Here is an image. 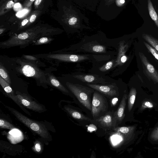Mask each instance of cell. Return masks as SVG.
<instances>
[{
  "mask_svg": "<svg viewBox=\"0 0 158 158\" xmlns=\"http://www.w3.org/2000/svg\"><path fill=\"white\" fill-rule=\"evenodd\" d=\"M54 38L50 36H45L42 37L33 43L32 45H40L49 44L53 41Z\"/></svg>",
  "mask_w": 158,
  "mask_h": 158,
  "instance_id": "20",
  "label": "cell"
},
{
  "mask_svg": "<svg viewBox=\"0 0 158 158\" xmlns=\"http://www.w3.org/2000/svg\"><path fill=\"white\" fill-rule=\"evenodd\" d=\"M52 53L39 54L34 56L38 58H41L49 61L55 60L57 62H76L88 58L86 56L84 55Z\"/></svg>",
  "mask_w": 158,
  "mask_h": 158,
  "instance_id": "5",
  "label": "cell"
},
{
  "mask_svg": "<svg viewBox=\"0 0 158 158\" xmlns=\"http://www.w3.org/2000/svg\"><path fill=\"white\" fill-rule=\"evenodd\" d=\"M143 43L147 49L155 58L158 60V51L148 43L145 42H143Z\"/></svg>",
  "mask_w": 158,
  "mask_h": 158,
  "instance_id": "25",
  "label": "cell"
},
{
  "mask_svg": "<svg viewBox=\"0 0 158 158\" xmlns=\"http://www.w3.org/2000/svg\"><path fill=\"white\" fill-rule=\"evenodd\" d=\"M129 128L127 127H119L118 129V132L123 133L126 134L129 132Z\"/></svg>",
  "mask_w": 158,
  "mask_h": 158,
  "instance_id": "32",
  "label": "cell"
},
{
  "mask_svg": "<svg viewBox=\"0 0 158 158\" xmlns=\"http://www.w3.org/2000/svg\"><path fill=\"white\" fill-rule=\"evenodd\" d=\"M6 107L19 121L41 138L48 140L50 139L51 135L44 125L28 118L14 108Z\"/></svg>",
  "mask_w": 158,
  "mask_h": 158,
  "instance_id": "3",
  "label": "cell"
},
{
  "mask_svg": "<svg viewBox=\"0 0 158 158\" xmlns=\"http://www.w3.org/2000/svg\"><path fill=\"white\" fill-rule=\"evenodd\" d=\"M127 97V94L124 95L117 110L114 114L116 121H121L123 118L126 105V101Z\"/></svg>",
  "mask_w": 158,
  "mask_h": 158,
  "instance_id": "12",
  "label": "cell"
},
{
  "mask_svg": "<svg viewBox=\"0 0 158 158\" xmlns=\"http://www.w3.org/2000/svg\"><path fill=\"white\" fill-rule=\"evenodd\" d=\"M143 38L158 51V40L152 35L146 34H143Z\"/></svg>",
  "mask_w": 158,
  "mask_h": 158,
  "instance_id": "18",
  "label": "cell"
},
{
  "mask_svg": "<svg viewBox=\"0 0 158 158\" xmlns=\"http://www.w3.org/2000/svg\"><path fill=\"white\" fill-rule=\"evenodd\" d=\"M43 148L42 143L39 141H36L35 142L32 149L35 152L40 153L42 152Z\"/></svg>",
  "mask_w": 158,
  "mask_h": 158,
  "instance_id": "26",
  "label": "cell"
},
{
  "mask_svg": "<svg viewBox=\"0 0 158 158\" xmlns=\"http://www.w3.org/2000/svg\"><path fill=\"white\" fill-rule=\"evenodd\" d=\"M148 7L149 14L151 18L155 21V23L158 27V18L156 14L150 0H148Z\"/></svg>",
  "mask_w": 158,
  "mask_h": 158,
  "instance_id": "21",
  "label": "cell"
},
{
  "mask_svg": "<svg viewBox=\"0 0 158 158\" xmlns=\"http://www.w3.org/2000/svg\"><path fill=\"white\" fill-rule=\"evenodd\" d=\"M43 0H35L34 2V5L35 9H38Z\"/></svg>",
  "mask_w": 158,
  "mask_h": 158,
  "instance_id": "34",
  "label": "cell"
},
{
  "mask_svg": "<svg viewBox=\"0 0 158 158\" xmlns=\"http://www.w3.org/2000/svg\"><path fill=\"white\" fill-rule=\"evenodd\" d=\"M0 127L1 128L12 130L15 128L14 126L10 123L3 119H0Z\"/></svg>",
  "mask_w": 158,
  "mask_h": 158,
  "instance_id": "23",
  "label": "cell"
},
{
  "mask_svg": "<svg viewBox=\"0 0 158 158\" xmlns=\"http://www.w3.org/2000/svg\"><path fill=\"white\" fill-rule=\"evenodd\" d=\"M0 84L7 96L11 98L15 97V94L10 85L1 76H0Z\"/></svg>",
  "mask_w": 158,
  "mask_h": 158,
  "instance_id": "16",
  "label": "cell"
},
{
  "mask_svg": "<svg viewBox=\"0 0 158 158\" xmlns=\"http://www.w3.org/2000/svg\"><path fill=\"white\" fill-rule=\"evenodd\" d=\"M60 31L57 28L37 26L10 36L7 40L0 42V48H9L16 46L25 48L32 44L40 38L58 35Z\"/></svg>",
  "mask_w": 158,
  "mask_h": 158,
  "instance_id": "1",
  "label": "cell"
},
{
  "mask_svg": "<svg viewBox=\"0 0 158 158\" xmlns=\"http://www.w3.org/2000/svg\"><path fill=\"white\" fill-rule=\"evenodd\" d=\"M40 12L38 10H35L32 12L29 16V26L35 20L38 16L39 15Z\"/></svg>",
  "mask_w": 158,
  "mask_h": 158,
  "instance_id": "27",
  "label": "cell"
},
{
  "mask_svg": "<svg viewBox=\"0 0 158 158\" xmlns=\"http://www.w3.org/2000/svg\"><path fill=\"white\" fill-rule=\"evenodd\" d=\"M144 105L146 107L152 108L153 107V104L149 102H146L144 103Z\"/></svg>",
  "mask_w": 158,
  "mask_h": 158,
  "instance_id": "35",
  "label": "cell"
},
{
  "mask_svg": "<svg viewBox=\"0 0 158 158\" xmlns=\"http://www.w3.org/2000/svg\"><path fill=\"white\" fill-rule=\"evenodd\" d=\"M19 0H6L4 1L0 6V15H2L9 11Z\"/></svg>",
  "mask_w": 158,
  "mask_h": 158,
  "instance_id": "13",
  "label": "cell"
},
{
  "mask_svg": "<svg viewBox=\"0 0 158 158\" xmlns=\"http://www.w3.org/2000/svg\"><path fill=\"white\" fill-rule=\"evenodd\" d=\"M6 0H1V3L2 2H3L5 1Z\"/></svg>",
  "mask_w": 158,
  "mask_h": 158,
  "instance_id": "39",
  "label": "cell"
},
{
  "mask_svg": "<svg viewBox=\"0 0 158 158\" xmlns=\"http://www.w3.org/2000/svg\"><path fill=\"white\" fill-rule=\"evenodd\" d=\"M120 3L123 4L125 2V1L124 0H120Z\"/></svg>",
  "mask_w": 158,
  "mask_h": 158,
  "instance_id": "38",
  "label": "cell"
},
{
  "mask_svg": "<svg viewBox=\"0 0 158 158\" xmlns=\"http://www.w3.org/2000/svg\"><path fill=\"white\" fill-rule=\"evenodd\" d=\"M136 89L132 87L130 91L128 98V108L129 111L132 109L135 101L136 94Z\"/></svg>",
  "mask_w": 158,
  "mask_h": 158,
  "instance_id": "17",
  "label": "cell"
},
{
  "mask_svg": "<svg viewBox=\"0 0 158 158\" xmlns=\"http://www.w3.org/2000/svg\"><path fill=\"white\" fill-rule=\"evenodd\" d=\"M127 45H124L123 43L121 44L119 50L117 60V63L121 65L125 63L128 60V57L125 53L127 48Z\"/></svg>",
  "mask_w": 158,
  "mask_h": 158,
  "instance_id": "14",
  "label": "cell"
},
{
  "mask_svg": "<svg viewBox=\"0 0 158 158\" xmlns=\"http://www.w3.org/2000/svg\"><path fill=\"white\" fill-rule=\"evenodd\" d=\"M35 0H25L23 4L24 7L27 8H30Z\"/></svg>",
  "mask_w": 158,
  "mask_h": 158,
  "instance_id": "31",
  "label": "cell"
},
{
  "mask_svg": "<svg viewBox=\"0 0 158 158\" xmlns=\"http://www.w3.org/2000/svg\"><path fill=\"white\" fill-rule=\"evenodd\" d=\"M65 110L73 118L81 120L90 121V119L80 112L68 107L65 106Z\"/></svg>",
  "mask_w": 158,
  "mask_h": 158,
  "instance_id": "15",
  "label": "cell"
},
{
  "mask_svg": "<svg viewBox=\"0 0 158 158\" xmlns=\"http://www.w3.org/2000/svg\"><path fill=\"white\" fill-rule=\"evenodd\" d=\"M93 50L95 52H104L105 48L104 47L101 45H95L92 48Z\"/></svg>",
  "mask_w": 158,
  "mask_h": 158,
  "instance_id": "30",
  "label": "cell"
},
{
  "mask_svg": "<svg viewBox=\"0 0 158 158\" xmlns=\"http://www.w3.org/2000/svg\"><path fill=\"white\" fill-rule=\"evenodd\" d=\"M6 28L4 27H0V35H1L5 31Z\"/></svg>",
  "mask_w": 158,
  "mask_h": 158,
  "instance_id": "36",
  "label": "cell"
},
{
  "mask_svg": "<svg viewBox=\"0 0 158 158\" xmlns=\"http://www.w3.org/2000/svg\"><path fill=\"white\" fill-rule=\"evenodd\" d=\"M100 125L104 127L110 128L114 126L116 120L114 114H112L111 113H107L100 117L96 120Z\"/></svg>",
  "mask_w": 158,
  "mask_h": 158,
  "instance_id": "10",
  "label": "cell"
},
{
  "mask_svg": "<svg viewBox=\"0 0 158 158\" xmlns=\"http://www.w3.org/2000/svg\"><path fill=\"white\" fill-rule=\"evenodd\" d=\"M113 62L114 61L112 60L108 62L105 65L100 68V70L105 71L109 70L112 66Z\"/></svg>",
  "mask_w": 158,
  "mask_h": 158,
  "instance_id": "28",
  "label": "cell"
},
{
  "mask_svg": "<svg viewBox=\"0 0 158 158\" xmlns=\"http://www.w3.org/2000/svg\"><path fill=\"white\" fill-rule=\"evenodd\" d=\"M154 136L156 138H158V129L156 131V132L154 133Z\"/></svg>",
  "mask_w": 158,
  "mask_h": 158,
  "instance_id": "37",
  "label": "cell"
},
{
  "mask_svg": "<svg viewBox=\"0 0 158 158\" xmlns=\"http://www.w3.org/2000/svg\"><path fill=\"white\" fill-rule=\"evenodd\" d=\"M29 16H28L24 19L19 24L17 31H19L29 26Z\"/></svg>",
  "mask_w": 158,
  "mask_h": 158,
  "instance_id": "24",
  "label": "cell"
},
{
  "mask_svg": "<svg viewBox=\"0 0 158 158\" xmlns=\"http://www.w3.org/2000/svg\"><path fill=\"white\" fill-rule=\"evenodd\" d=\"M76 78H77L81 81L87 82H92L94 81L95 77L91 75H77L75 76Z\"/></svg>",
  "mask_w": 158,
  "mask_h": 158,
  "instance_id": "22",
  "label": "cell"
},
{
  "mask_svg": "<svg viewBox=\"0 0 158 158\" xmlns=\"http://www.w3.org/2000/svg\"><path fill=\"white\" fill-rule=\"evenodd\" d=\"M107 106L104 98L98 93L94 92L92 101L91 111L93 118L98 116L101 113L105 111Z\"/></svg>",
  "mask_w": 158,
  "mask_h": 158,
  "instance_id": "6",
  "label": "cell"
},
{
  "mask_svg": "<svg viewBox=\"0 0 158 158\" xmlns=\"http://www.w3.org/2000/svg\"><path fill=\"white\" fill-rule=\"evenodd\" d=\"M15 94L20 103L27 109L39 113L44 111L42 105L33 100L26 94L17 91Z\"/></svg>",
  "mask_w": 158,
  "mask_h": 158,
  "instance_id": "7",
  "label": "cell"
},
{
  "mask_svg": "<svg viewBox=\"0 0 158 158\" xmlns=\"http://www.w3.org/2000/svg\"><path fill=\"white\" fill-rule=\"evenodd\" d=\"M48 84L64 93H69L68 90L57 79L53 74L45 73Z\"/></svg>",
  "mask_w": 158,
  "mask_h": 158,
  "instance_id": "11",
  "label": "cell"
},
{
  "mask_svg": "<svg viewBox=\"0 0 158 158\" xmlns=\"http://www.w3.org/2000/svg\"><path fill=\"white\" fill-rule=\"evenodd\" d=\"M0 76L10 85L11 80L7 71L2 62L0 63Z\"/></svg>",
  "mask_w": 158,
  "mask_h": 158,
  "instance_id": "19",
  "label": "cell"
},
{
  "mask_svg": "<svg viewBox=\"0 0 158 158\" xmlns=\"http://www.w3.org/2000/svg\"></svg>",
  "mask_w": 158,
  "mask_h": 158,
  "instance_id": "40",
  "label": "cell"
},
{
  "mask_svg": "<svg viewBox=\"0 0 158 158\" xmlns=\"http://www.w3.org/2000/svg\"><path fill=\"white\" fill-rule=\"evenodd\" d=\"M139 55L146 74L152 80L158 83V72L151 64L142 52H139Z\"/></svg>",
  "mask_w": 158,
  "mask_h": 158,
  "instance_id": "8",
  "label": "cell"
},
{
  "mask_svg": "<svg viewBox=\"0 0 158 158\" xmlns=\"http://www.w3.org/2000/svg\"><path fill=\"white\" fill-rule=\"evenodd\" d=\"M66 85L79 102L91 111L92 101L91 97V94L94 90L87 87L69 82L66 83Z\"/></svg>",
  "mask_w": 158,
  "mask_h": 158,
  "instance_id": "4",
  "label": "cell"
},
{
  "mask_svg": "<svg viewBox=\"0 0 158 158\" xmlns=\"http://www.w3.org/2000/svg\"><path fill=\"white\" fill-rule=\"evenodd\" d=\"M77 21V19L76 18L73 17L70 18L69 21V24L71 25H73L75 24Z\"/></svg>",
  "mask_w": 158,
  "mask_h": 158,
  "instance_id": "33",
  "label": "cell"
},
{
  "mask_svg": "<svg viewBox=\"0 0 158 158\" xmlns=\"http://www.w3.org/2000/svg\"><path fill=\"white\" fill-rule=\"evenodd\" d=\"M11 60L15 62V69L18 73L34 79L40 85L48 84L45 73L38 67L36 61L28 60L22 57L13 58Z\"/></svg>",
  "mask_w": 158,
  "mask_h": 158,
  "instance_id": "2",
  "label": "cell"
},
{
  "mask_svg": "<svg viewBox=\"0 0 158 158\" xmlns=\"http://www.w3.org/2000/svg\"><path fill=\"white\" fill-rule=\"evenodd\" d=\"M88 86L108 96L113 97L117 95V91L112 85H104L96 84H87Z\"/></svg>",
  "mask_w": 158,
  "mask_h": 158,
  "instance_id": "9",
  "label": "cell"
},
{
  "mask_svg": "<svg viewBox=\"0 0 158 158\" xmlns=\"http://www.w3.org/2000/svg\"><path fill=\"white\" fill-rule=\"evenodd\" d=\"M22 58L26 60L31 61H38L40 60L38 58L29 55H23L22 56Z\"/></svg>",
  "mask_w": 158,
  "mask_h": 158,
  "instance_id": "29",
  "label": "cell"
}]
</instances>
